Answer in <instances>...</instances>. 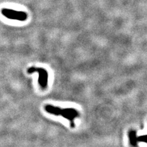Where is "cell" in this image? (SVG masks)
I'll list each match as a JSON object with an SVG mask.
<instances>
[{"label":"cell","instance_id":"cell-2","mask_svg":"<svg viewBox=\"0 0 147 147\" xmlns=\"http://www.w3.org/2000/svg\"><path fill=\"white\" fill-rule=\"evenodd\" d=\"M34 72L38 73V84L40 88L43 90L45 89L48 85L49 74L47 71L42 67H31L28 69V74H33Z\"/></svg>","mask_w":147,"mask_h":147},{"label":"cell","instance_id":"cell-3","mask_svg":"<svg viewBox=\"0 0 147 147\" xmlns=\"http://www.w3.org/2000/svg\"><path fill=\"white\" fill-rule=\"evenodd\" d=\"M1 13L9 19L16 20L18 21L24 22L28 18V14L25 12L18 11L12 9L3 8L1 10Z\"/></svg>","mask_w":147,"mask_h":147},{"label":"cell","instance_id":"cell-4","mask_svg":"<svg viewBox=\"0 0 147 147\" xmlns=\"http://www.w3.org/2000/svg\"><path fill=\"white\" fill-rule=\"evenodd\" d=\"M129 139L130 144L132 146H137V137L136 136V132L135 131H131L129 132Z\"/></svg>","mask_w":147,"mask_h":147},{"label":"cell","instance_id":"cell-1","mask_svg":"<svg viewBox=\"0 0 147 147\" xmlns=\"http://www.w3.org/2000/svg\"><path fill=\"white\" fill-rule=\"evenodd\" d=\"M44 109L47 113L55 116H61L67 119L70 122V126L72 128L75 127V119L80 116L79 112L74 108H65L53 106L52 105H46Z\"/></svg>","mask_w":147,"mask_h":147},{"label":"cell","instance_id":"cell-5","mask_svg":"<svg viewBox=\"0 0 147 147\" xmlns=\"http://www.w3.org/2000/svg\"><path fill=\"white\" fill-rule=\"evenodd\" d=\"M137 141L145 142V143L147 144V135L142 136H139V137H137Z\"/></svg>","mask_w":147,"mask_h":147}]
</instances>
